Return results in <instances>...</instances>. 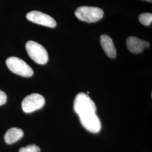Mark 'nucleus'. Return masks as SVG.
I'll return each instance as SVG.
<instances>
[{
	"label": "nucleus",
	"mask_w": 152,
	"mask_h": 152,
	"mask_svg": "<svg viewBox=\"0 0 152 152\" xmlns=\"http://www.w3.org/2000/svg\"><path fill=\"white\" fill-rule=\"evenodd\" d=\"M139 20L140 23L144 26H149L152 24V13L145 12L140 14L139 16Z\"/></svg>",
	"instance_id": "obj_11"
},
{
	"label": "nucleus",
	"mask_w": 152,
	"mask_h": 152,
	"mask_svg": "<svg viewBox=\"0 0 152 152\" xmlns=\"http://www.w3.org/2000/svg\"><path fill=\"white\" fill-rule=\"evenodd\" d=\"M26 48L28 54L34 62L38 64L44 65L48 63L49 56L44 46L33 41L26 43Z\"/></svg>",
	"instance_id": "obj_3"
},
{
	"label": "nucleus",
	"mask_w": 152,
	"mask_h": 152,
	"mask_svg": "<svg viewBox=\"0 0 152 152\" xmlns=\"http://www.w3.org/2000/svg\"><path fill=\"white\" fill-rule=\"evenodd\" d=\"M79 117L82 125L89 132L96 134L101 130V121L96 113H86Z\"/></svg>",
	"instance_id": "obj_6"
},
{
	"label": "nucleus",
	"mask_w": 152,
	"mask_h": 152,
	"mask_svg": "<svg viewBox=\"0 0 152 152\" xmlns=\"http://www.w3.org/2000/svg\"><path fill=\"white\" fill-rule=\"evenodd\" d=\"M26 17L28 20L45 27L55 28L56 26V22L54 18L40 11H31Z\"/></svg>",
	"instance_id": "obj_7"
},
{
	"label": "nucleus",
	"mask_w": 152,
	"mask_h": 152,
	"mask_svg": "<svg viewBox=\"0 0 152 152\" xmlns=\"http://www.w3.org/2000/svg\"><path fill=\"white\" fill-rule=\"evenodd\" d=\"M73 109L78 115L96 112V107L94 102L88 95L84 92H80L76 95L74 100Z\"/></svg>",
	"instance_id": "obj_1"
},
{
	"label": "nucleus",
	"mask_w": 152,
	"mask_h": 152,
	"mask_svg": "<svg viewBox=\"0 0 152 152\" xmlns=\"http://www.w3.org/2000/svg\"><path fill=\"white\" fill-rule=\"evenodd\" d=\"M6 64L12 72L18 75L29 77L33 75L32 68L24 60L17 57L11 56L7 58L6 61Z\"/></svg>",
	"instance_id": "obj_4"
},
{
	"label": "nucleus",
	"mask_w": 152,
	"mask_h": 152,
	"mask_svg": "<svg viewBox=\"0 0 152 152\" xmlns=\"http://www.w3.org/2000/svg\"><path fill=\"white\" fill-rule=\"evenodd\" d=\"M40 148L34 144L29 145L26 147H22L19 149V152H40Z\"/></svg>",
	"instance_id": "obj_12"
},
{
	"label": "nucleus",
	"mask_w": 152,
	"mask_h": 152,
	"mask_svg": "<svg viewBox=\"0 0 152 152\" xmlns=\"http://www.w3.org/2000/svg\"><path fill=\"white\" fill-rule=\"evenodd\" d=\"M7 95L5 92L0 90V105H2L6 103Z\"/></svg>",
	"instance_id": "obj_13"
},
{
	"label": "nucleus",
	"mask_w": 152,
	"mask_h": 152,
	"mask_svg": "<svg viewBox=\"0 0 152 152\" xmlns=\"http://www.w3.org/2000/svg\"><path fill=\"white\" fill-rule=\"evenodd\" d=\"M126 46L127 49L132 53H141L144 48H148L150 46V44L146 41L140 39L136 37L130 36L126 40Z\"/></svg>",
	"instance_id": "obj_8"
},
{
	"label": "nucleus",
	"mask_w": 152,
	"mask_h": 152,
	"mask_svg": "<svg viewBox=\"0 0 152 152\" xmlns=\"http://www.w3.org/2000/svg\"><path fill=\"white\" fill-rule=\"evenodd\" d=\"M75 15L81 21L95 23L103 18L104 11L102 9L96 7L81 6L76 9Z\"/></svg>",
	"instance_id": "obj_2"
},
{
	"label": "nucleus",
	"mask_w": 152,
	"mask_h": 152,
	"mask_svg": "<svg viewBox=\"0 0 152 152\" xmlns=\"http://www.w3.org/2000/svg\"><path fill=\"white\" fill-rule=\"evenodd\" d=\"M45 103V100L43 96L39 94H32L23 100L22 109L25 113H29L42 108Z\"/></svg>",
	"instance_id": "obj_5"
},
{
	"label": "nucleus",
	"mask_w": 152,
	"mask_h": 152,
	"mask_svg": "<svg viewBox=\"0 0 152 152\" xmlns=\"http://www.w3.org/2000/svg\"><path fill=\"white\" fill-rule=\"evenodd\" d=\"M144 1H148V2H152V0H144Z\"/></svg>",
	"instance_id": "obj_14"
},
{
	"label": "nucleus",
	"mask_w": 152,
	"mask_h": 152,
	"mask_svg": "<svg viewBox=\"0 0 152 152\" xmlns=\"http://www.w3.org/2000/svg\"><path fill=\"white\" fill-rule=\"evenodd\" d=\"M23 135L24 132L22 129L12 127L7 131L4 136V139L7 144H11L20 140Z\"/></svg>",
	"instance_id": "obj_10"
},
{
	"label": "nucleus",
	"mask_w": 152,
	"mask_h": 152,
	"mask_svg": "<svg viewBox=\"0 0 152 152\" xmlns=\"http://www.w3.org/2000/svg\"><path fill=\"white\" fill-rule=\"evenodd\" d=\"M100 44L106 55L110 58H115L117 51L112 39L107 34H102L100 36Z\"/></svg>",
	"instance_id": "obj_9"
}]
</instances>
